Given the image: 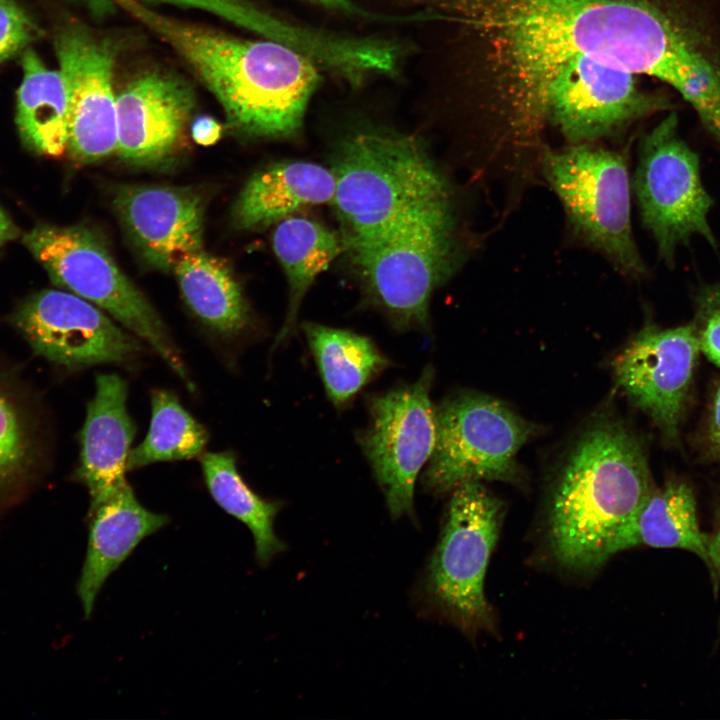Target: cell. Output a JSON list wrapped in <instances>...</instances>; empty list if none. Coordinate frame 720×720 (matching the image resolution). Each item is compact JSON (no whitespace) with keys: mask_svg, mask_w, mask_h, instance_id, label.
Returning a JSON list of instances; mask_svg holds the SVG:
<instances>
[{"mask_svg":"<svg viewBox=\"0 0 720 720\" xmlns=\"http://www.w3.org/2000/svg\"><path fill=\"white\" fill-rule=\"evenodd\" d=\"M435 29L475 56L514 123L561 65L589 57L645 74L658 0H426Z\"/></svg>","mask_w":720,"mask_h":720,"instance_id":"1","label":"cell"},{"mask_svg":"<svg viewBox=\"0 0 720 720\" xmlns=\"http://www.w3.org/2000/svg\"><path fill=\"white\" fill-rule=\"evenodd\" d=\"M23 242L56 285L94 304L149 344L193 390L159 315L92 231L80 226L39 225Z\"/></svg>","mask_w":720,"mask_h":720,"instance_id":"7","label":"cell"},{"mask_svg":"<svg viewBox=\"0 0 720 720\" xmlns=\"http://www.w3.org/2000/svg\"><path fill=\"white\" fill-rule=\"evenodd\" d=\"M700 352L692 324L664 329L647 324L614 359L617 384L676 440Z\"/></svg>","mask_w":720,"mask_h":720,"instance_id":"15","label":"cell"},{"mask_svg":"<svg viewBox=\"0 0 720 720\" xmlns=\"http://www.w3.org/2000/svg\"><path fill=\"white\" fill-rule=\"evenodd\" d=\"M329 400L349 402L390 360L368 337L349 330L306 322L302 325Z\"/></svg>","mask_w":720,"mask_h":720,"instance_id":"25","label":"cell"},{"mask_svg":"<svg viewBox=\"0 0 720 720\" xmlns=\"http://www.w3.org/2000/svg\"><path fill=\"white\" fill-rule=\"evenodd\" d=\"M372 301L399 331L424 330L434 289L454 256L452 211L410 223L378 239L345 243Z\"/></svg>","mask_w":720,"mask_h":720,"instance_id":"10","label":"cell"},{"mask_svg":"<svg viewBox=\"0 0 720 720\" xmlns=\"http://www.w3.org/2000/svg\"><path fill=\"white\" fill-rule=\"evenodd\" d=\"M502 518V503L479 481L456 487L426 570L427 598L467 634L490 631L495 626L484 580Z\"/></svg>","mask_w":720,"mask_h":720,"instance_id":"8","label":"cell"},{"mask_svg":"<svg viewBox=\"0 0 720 720\" xmlns=\"http://www.w3.org/2000/svg\"><path fill=\"white\" fill-rule=\"evenodd\" d=\"M23 78L17 92L16 123L31 150L58 157L67 150L68 98L59 70L46 67L27 48L21 59Z\"/></svg>","mask_w":720,"mask_h":720,"instance_id":"22","label":"cell"},{"mask_svg":"<svg viewBox=\"0 0 720 720\" xmlns=\"http://www.w3.org/2000/svg\"><path fill=\"white\" fill-rule=\"evenodd\" d=\"M273 250L289 284V306L274 347L294 329L298 310L316 277L346 249L343 238L326 226L304 217L290 216L278 222Z\"/></svg>","mask_w":720,"mask_h":720,"instance_id":"24","label":"cell"},{"mask_svg":"<svg viewBox=\"0 0 720 720\" xmlns=\"http://www.w3.org/2000/svg\"><path fill=\"white\" fill-rule=\"evenodd\" d=\"M705 444L711 457L720 461V386L713 398L706 426Z\"/></svg>","mask_w":720,"mask_h":720,"instance_id":"31","label":"cell"},{"mask_svg":"<svg viewBox=\"0 0 720 720\" xmlns=\"http://www.w3.org/2000/svg\"><path fill=\"white\" fill-rule=\"evenodd\" d=\"M695 316L691 323L700 351L720 366V281L700 287L694 297Z\"/></svg>","mask_w":720,"mask_h":720,"instance_id":"29","label":"cell"},{"mask_svg":"<svg viewBox=\"0 0 720 720\" xmlns=\"http://www.w3.org/2000/svg\"><path fill=\"white\" fill-rule=\"evenodd\" d=\"M708 556L710 561V573L714 581H720V494L714 508V521L712 533L707 535ZM720 628V621H719Z\"/></svg>","mask_w":720,"mask_h":720,"instance_id":"32","label":"cell"},{"mask_svg":"<svg viewBox=\"0 0 720 720\" xmlns=\"http://www.w3.org/2000/svg\"><path fill=\"white\" fill-rule=\"evenodd\" d=\"M331 170L345 243L378 239L452 211L447 182L415 136L383 129L353 133L339 146Z\"/></svg>","mask_w":720,"mask_h":720,"instance_id":"4","label":"cell"},{"mask_svg":"<svg viewBox=\"0 0 720 720\" xmlns=\"http://www.w3.org/2000/svg\"><path fill=\"white\" fill-rule=\"evenodd\" d=\"M54 47L68 98L67 150L83 163L116 153L112 46L78 25H69L56 33Z\"/></svg>","mask_w":720,"mask_h":720,"instance_id":"14","label":"cell"},{"mask_svg":"<svg viewBox=\"0 0 720 720\" xmlns=\"http://www.w3.org/2000/svg\"><path fill=\"white\" fill-rule=\"evenodd\" d=\"M18 231L10 219L0 209V246L17 237Z\"/></svg>","mask_w":720,"mask_h":720,"instance_id":"35","label":"cell"},{"mask_svg":"<svg viewBox=\"0 0 720 720\" xmlns=\"http://www.w3.org/2000/svg\"><path fill=\"white\" fill-rule=\"evenodd\" d=\"M545 178L574 231L623 274L641 279L648 269L631 226V185L624 153L592 143L545 149Z\"/></svg>","mask_w":720,"mask_h":720,"instance_id":"6","label":"cell"},{"mask_svg":"<svg viewBox=\"0 0 720 720\" xmlns=\"http://www.w3.org/2000/svg\"><path fill=\"white\" fill-rule=\"evenodd\" d=\"M152 416L145 439L130 450L127 471L163 461L183 460L202 454L208 433L170 391L151 394Z\"/></svg>","mask_w":720,"mask_h":720,"instance_id":"28","label":"cell"},{"mask_svg":"<svg viewBox=\"0 0 720 720\" xmlns=\"http://www.w3.org/2000/svg\"><path fill=\"white\" fill-rule=\"evenodd\" d=\"M331 169L306 161H283L255 172L241 189L232 217L239 229L265 228L309 205L333 202Z\"/></svg>","mask_w":720,"mask_h":720,"instance_id":"21","label":"cell"},{"mask_svg":"<svg viewBox=\"0 0 720 720\" xmlns=\"http://www.w3.org/2000/svg\"><path fill=\"white\" fill-rule=\"evenodd\" d=\"M117 155L133 165H152L174 149L194 106L191 90L159 72L131 81L118 95Z\"/></svg>","mask_w":720,"mask_h":720,"instance_id":"17","label":"cell"},{"mask_svg":"<svg viewBox=\"0 0 720 720\" xmlns=\"http://www.w3.org/2000/svg\"><path fill=\"white\" fill-rule=\"evenodd\" d=\"M635 75L589 57L570 59L548 77L511 129L528 138L549 122L570 144L592 143L644 117L674 111L667 95L640 89Z\"/></svg>","mask_w":720,"mask_h":720,"instance_id":"5","label":"cell"},{"mask_svg":"<svg viewBox=\"0 0 720 720\" xmlns=\"http://www.w3.org/2000/svg\"><path fill=\"white\" fill-rule=\"evenodd\" d=\"M191 132L196 143L208 146L219 139L221 126L210 116H200L193 121Z\"/></svg>","mask_w":720,"mask_h":720,"instance_id":"33","label":"cell"},{"mask_svg":"<svg viewBox=\"0 0 720 720\" xmlns=\"http://www.w3.org/2000/svg\"><path fill=\"white\" fill-rule=\"evenodd\" d=\"M43 34L33 17L14 0H0V64L23 52Z\"/></svg>","mask_w":720,"mask_h":720,"instance_id":"30","label":"cell"},{"mask_svg":"<svg viewBox=\"0 0 720 720\" xmlns=\"http://www.w3.org/2000/svg\"><path fill=\"white\" fill-rule=\"evenodd\" d=\"M638 154L632 188L660 260L673 268L678 248L694 236L716 249L708 219L714 201L702 182L698 154L679 133L675 111L643 135Z\"/></svg>","mask_w":720,"mask_h":720,"instance_id":"9","label":"cell"},{"mask_svg":"<svg viewBox=\"0 0 720 720\" xmlns=\"http://www.w3.org/2000/svg\"><path fill=\"white\" fill-rule=\"evenodd\" d=\"M654 491L640 441L616 422L596 424L572 451L550 504L547 540L559 565L592 572L618 553Z\"/></svg>","mask_w":720,"mask_h":720,"instance_id":"3","label":"cell"},{"mask_svg":"<svg viewBox=\"0 0 720 720\" xmlns=\"http://www.w3.org/2000/svg\"><path fill=\"white\" fill-rule=\"evenodd\" d=\"M182 296L193 314L222 336H235L249 323V306L229 266L203 249L174 267Z\"/></svg>","mask_w":720,"mask_h":720,"instance_id":"23","label":"cell"},{"mask_svg":"<svg viewBox=\"0 0 720 720\" xmlns=\"http://www.w3.org/2000/svg\"><path fill=\"white\" fill-rule=\"evenodd\" d=\"M201 467L207 488L215 502L228 514L244 523L251 531L255 556L265 566L285 544L274 531V521L281 504L262 498L242 479L231 452L202 454Z\"/></svg>","mask_w":720,"mask_h":720,"instance_id":"27","label":"cell"},{"mask_svg":"<svg viewBox=\"0 0 720 720\" xmlns=\"http://www.w3.org/2000/svg\"><path fill=\"white\" fill-rule=\"evenodd\" d=\"M11 321L36 354L70 369L127 363L142 351L137 336L71 292L41 291L21 304Z\"/></svg>","mask_w":720,"mask_h":720,"instance_id":"13","label":"cell"},{"mask_svg":"<svg viewBox=\"0 0 720 720\" xmlns=\"http://www.w3.org/2000/svg\"><path fill=\"white\" fill-rule=\"evenodd\" d=\"M113 205L141 255L157 269L173 271L183 257L202 249L204 205L191 188L123 186Z\"/></svg>","mask_w":720,"mask_h":720,"instance_id":"16","label":"cell"},{"mask_svg":"<svg viewBox=\"0 0 720 720\" xmlns=\"http://www.w3.org/2000/svg\"><path fill=\"white\" fill-rule=\"evenodd\" d=\"M435 419L436 442L421 476L426 490L441 494L469 481L515 477L516 454L532 429L501 402L458 394L435 409Z\"/></svg>","mask_w":720,"mask_h":720,"instance_id":"11","label":"cell"},{"mask_svg":"<svg viewBox=\"0 0 720 720\" xmlns=\"http://www.w3.org/2000/svg\"><path fill=\"white\" fill-rule=\"evenodd\" d=\"M40 398L0 357V513L44 476L49 438Z\"/></svg>","mask_w":720,"mask_h":720,"instance_id":"18","label":"cell"},{"mask_svg":"<svg viewBox=\"0 0 720 720\" xmlns=\"http://www.w3.org/2000/svg\"><path fill=\"white\" fill-rule=\"evenodd\" d=\"M127 384L115 373L96 377L95 394L87 406L80 435L77 477L97 504L127 481V459L135 425L127 410Z\"/></svg>","mask_w":720,"mask_h":720,"instance_id":"19","label":"cell"},{"mask_svg":"<svg viewBox=\"0 0 720 720\" xmlns=\"http://www.w3.org/2000/svg\"><path fill=\"white\" fill-rule=\"evenodd\" d=\"M642 545L689 551L710 571L707 535L700 529L695 495L686 482L670 480L652 492L617 552Z\"/></svg>","mask_w":720,"mask_h":720,"instance_id":"26","label":"cell"},{"mask_svg":"<svg viewBox=\"0 0 720 720\" xmlns=\"http://www.w3.org/2000/svg\"><path fill=\"white\" fill-rule=\"evenodd\" d=\"M168 522L167 515L142 506L128 483L90 506L87 551L77 584L86 618L108 577L144 538Z\"/></svg>","mask_w":720,"mask_h":720,"instance_id":"20","label":"cell"},{"mask_svg":"<svg viewBox=\"0 0 720 720\" xmlns=\"http://www.w3.org/2000/svg\"><path fill=\"white\" fill-rule=\"evenodd\" d=\"M113 1L192 67L231 128L253 137L298 135L321 81L319 64L311 57L278 41L236 38L179 21L140 0Z\"/></svg>","mask_w":720,"mask_h":720,"instance_id":"2","label":"cell"},{"mask_svg":"<svg viewBox=\"0 0 720 720\" xmlns=\"http://www.w3.org/2000/svg\"><path fill=\"white\" fill-rule=\"evenodd\" d=\"M321 7L333 10L347 15H355L356 17L366 19H379L377 15H372L361 7L357 6L351 0H307Z\"/></svg>","mask_w":720,"mask_h":720,"instance_id":"34","label":"cell"},{"mask_svg":"<svg viewBox=\"0 0 720 720\" xmlns=\"http://www.w3.org/2000/svg\"><path fill=\"white\" fill-rule=\"evenodd\" d=\"M433 370L418 380L368 399L369 424L359 442L393 518L414 514V487L436 442L430 400Z\"/></svg>","mask_w":720,"mask_h":720,"instance_id":"12","label":"cell"}]
</instances>
